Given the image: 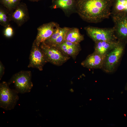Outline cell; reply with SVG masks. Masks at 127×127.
<instances>
[{
    "instance_id": "6da1fadb",
    "label": "cell",
    "mask_w": 127,
    "mask_h": 127,
    "mask_svg": "<svg viewBox=\"0 0 127 127\" xmlns=\"http://www.w3.org/2000/svg\"><path fill=\"white\" fill-rule=\"evenodd\" d=\"M111 0H76V13L84 20L97 23L111 15Z\"/></svg>"
},
{
    "instance_id": "7a4b0ae2",
    "label": "cell",
    "mask_w": 127,
    "mask_h": 127,
    "mask_svg": "<svg viewBox=\"0 0 127 127\" xmlns=\"http://www.w3.org/2000/svg\"><path fill=\"white\" fill-rule=\"evenodd\" d=\"M8 83L0 84V107L6 110L13 109L19 100V93L15 89H10Z\"/></svg>"
},
{
    "instance_id": "3957f363",
    "label": "cell",
    "mask_w": 127,
    "mask_h": 127,
    "mask_svg": "<svg viewBox=\"0 0 127 127\" xmlns=\"http://www.w3.org/2000/svg\"><path fill=\"white\" fill-rule=\"evenodd\" d=\"M32 74L29 71H21L13 75L8 83L14 84L15 90L19 93L30 92L33 85L31 81Z\"/></svg>"
},
{
    "instance_id": "277c9868",
    "label": "cell",
    "mask_w": 127,
    "mask_h": 127,
    "mask_svg": "<svg viewBox=\"0 0 127 127\" xmlns=\"http://www.w3.org/2000/svg\"><path fill=\"white\" fill-rule=\"evenodd\" d=\"M40 47L43 52L48 62L60 66L70 59L71 57L64 54L56 47L50 46L44 42Z\"/></svg>"
},
{
    "instance_id": "5b68a950",
    "label": "cell",
    "mask_w": 127,
    "mask_h": 127,
    "mask_svg": "<svg viewBox=\"0 0 127 127\" xmlns=\"http://www.w3.org/2000/svg\"><path fill=\"white\" fill-rule=\"evenodd\" d=\"M86 32L95 42L101 41H115L117 39L113 27L100 28L91 26L84 28Z\"/></svg>"
},
{
    "instance_id": "8992f818",
    "label": "cell",
    "mask_w": 127,
    "mask_h": 127,
    "mask_svg": "<svg viewBox=\"0 0 127 127\" xmlns=\"http://www.w3.org/2000/svg\"><path fill=\"white\" fill-rule=\"evenodd\" d=\"M126 44L120 41L117 45L107 54L103 67L105 71L110 72L113 71L122 56Z\"/></svg>"
},
{
    "instance_id": "52a82bcc",
    "label": "cell",
    "mask_w": 127,
    "mask_h": 127,
    "mask_svg": "<svg viewBox=\"0 0 127 127\" xmlns=\"http://www.w3.org/2000/svg\"><path fill=\"white\" fill-rule=\"evenodd\" d=\"M29 60L28 67L36 68L40 71L43 70L44 65L48 62L43 52L35 40L32 44Z\"/></svg>"
},
{
    "instance_id": "ba28073f",
    "label": "cell",
    "mask_w": 127,
    "mask_h": 127,
    "mask_svg": "<svg viewBox=\"0 0 127 127\" xmlns=\"http://www.w3.org/2000/svg\"><path fill=\"white\" fill-rule=\"evenodd\" d=\"M111 16L117 39L126 44L127 42V14Z\"/></svg>"
},
{
    "instance_id": "9c48e42d",
    "label": "cell",
    "mask_w": 127,
    "mask_h": 127,
    "mask_svg": "<svg viewBox=\"0 0 127 127\" xmlns=\"http://www.w3.org/2000/svg\"><path fill=\"white\" fill-rule=\"evenodd\" d=\"M59 26L57 23L51 22L44 24L38 27L37 34L34 40L37 45L40 46L41 43L49 39Z\"/></svg>"
},
{
    "instance_id": "30bf717a",
    "label": "cell",
    "mask_w": 127,
    "mask_h": 127,
    "mask_svg": "<svg viewBox=\"0 0 127 127\" xmlns=\"http://www.w3.org/2000/svg\"><path fill=\"white\" fill-rule=\"evenodd\" d=\"M11 19L19 27L21 26L29 20V13L26 4L20 3L11 13Z\"/></svg>"
},
{
    "instance_id": "8fae6325",
    "label": "cell",
    "mask_w": 127,
    "mask_h": 127,
    "mask_svg": "<svg viewBox=\"0 0 127 127\" xmlns=\"http://www.w3.org/2000/svg\"><path fill=\"white\" fill-rule=\"evenodd\" d=\"M76 0H52V4L50 7L52 9L60 8L65 15L69 16L76 12Z\"/></svg>"
},
{
    "instance_id": "7c38bea8",
    "label": "cell",
    "mask_w": 127,
    "mask_h": 127,
    "mask_svg": "<svg viewBox=\"0 0 127 127\" xmlns=\"http://www.w3.org/2000/svg\"><path fill=\"white\" fill-rule=\"evenodd\" d=\"M106 56L94 52L82 62L81 65L88 69L101 68L103 67Z\"/></svg>"
},
{
    "instance_id": "4fadbf2b",
    "label": "cell",
    "mask_w": 127,
    "mask_h": 127,
    "mask_svg": "<svg viewBox=\"0 0 127 127\" xmlns=\"http://www.w3.org/2000/svg\"><path fill=\"white\" fill-rule=\"evenodd\" d=\"M56 47L64 54L75 59L81 50L79 43L64 41Z\"/></svg>"
},
{
    "instance_id": "5bb4252c",
    "label": "cell",
    "mask_w": 127,
    "mask_h": 127,
    "mask_svg": "<svg viewBox=\"0 0 127 127\" xmlns=\"http://www.w3.org/2000/svg\"><path fill=\"white\" fill-rule=\"evenodd\" d=\"M69 28L59 27L51 36L44 42L49 45L57 46L65 41L66 34Z\"/></svg>"
},
{
    "instance_id": "9a60e30c",
    "label": "cell",
    "mask_w": 127,
    "mask_h": 127,
    "mask_svg": "<svg viewBox=\"0 0 127 127\" xmlns=\"http://www.w3.org/2000/svg\"><path fill=\"white\" fill-rule=\"evenodd\" d=\"M120 41H101L95 42L94 52L101 55L106 56L111 50L116 47Z\"/></svg>"
},
{
    "instance_id": "2e32d148",
    "label": "cell",
    "mask_w": 127,
    "mask_h": 127,
    "mask_svg": "<svg viewBox=\"0 0 127 127\" xmlns=\"http://www.w3.org/2000/svg\"><path fill=\"white\" fill-rule=\"evenodd\" d=\"M127 14V0L111 1V16Z\"/></svg>"
},
{
    "instance_id": "e0dca14e",
    "label": "cell",
    "mask_w": 127,
    "mask_h": 127,
    "mask_svg": "<svg viewBox=\"0 0 127 127\" xmlns=\"http://www.w3.org/2000/svg\"><path fill=\"white\" fill-rule=\"evenodd\" d=\"M84 39V36L80 33L79 29L76 28H70L67 32L65 41L79 44Z\"/></svg>"
},
{
    "instance_id": "ac0fdd59",
    "label": "cell",
    "mask_w": 127,
    "mask_h": 127,
    "mask_svg": "<svg viewBox=\"0 0 127 127\" xmlns=\"http://www.w3.org/2000/svg\"><path fill=\"white\" fill-rule=\"evenodd\" d=\"M11 12L4 6H0V24L5 28L10 26Z\"/></svg>"
},
{
    "instance_id": "d6986e66",
    "label": "cell",
    "mask_w": 127,
    "mask_h": 127,
    "mask_svg": "<svg viewBox=\"0 0 127 127\" xmlns=\"http://www.w3.org/2000/svg\"><path fill=\"white\" fill-rule=\"evenodd\" d=\"M21 0H0L1 5L12 12L21 2Z\"/></svg>"
},
{
    "instance_id": "ffe728a7",
    "label": "cell",
    "mask_w": 127,
    "mask_h": 127,
    "mask_svg": "<svg viewBox=\"0 0 127 127\" xmlns=\"http://www.w3.org/2000/svg\"><path fill=\"white\" fill-rule=\"evenodd\" d=\"M13 34V29L10 26L5 28L4 31V34L5 37L8 38L11 37L12 36Z\"/></svg>"
},
{
    "instance_id": "44dd1931",
    "label": "cell",
    "mask_w": 127,
    "mask_h": 127,
    "mask_svg": "<svg viewBox=\"0 0 127 127\" xmlns=\"http://www.w3.org/2000/svg\"><path fill=\"white\" fill-rule=\"evenodd\" d=\"M4 67L1 62H0V79L1 80L3 76L4 71Z\"/></svg>"
},
{
    "instance_id": "7402d4cb",
    "label": "cell",
    "mask_w": 127,
    "mask_h": 127,
    "mask_svg": "<svg viewBox=\"0 0 127 127\" xmlns=\"http://www.w3.org/2000/svg\"><path fill=\"white\" fill-rule=\"evenodd\" d=\"M29 1L32 2L37 1L41 0H28Z\"/></svg>"
},
{
    "instance_id": "603a6c76",
    "label": "cell",
    "mask_w": 127,
    "mask_h": 127,
    "mask_svg": "<svg viewBox=\"0 0 127 127\" xmlns=\"http://www.w3.org/2000/svg\"><path fill=\"white\" fill-rule=\"evenodd\" d=\"M125 89L126 90H127V84L126 87H125Z\"/></svg>"
}]
</instances>
